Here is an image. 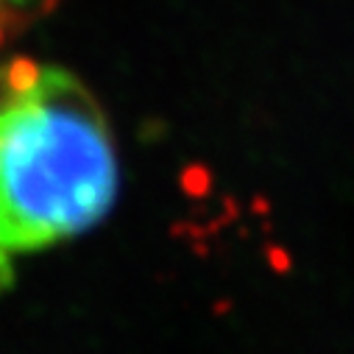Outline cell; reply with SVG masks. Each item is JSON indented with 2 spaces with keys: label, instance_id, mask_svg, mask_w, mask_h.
<instances>
[{
  "label": "cell",
  "instance_id": "6da1fadb",
  "mask_svg": "<svg viewBox=\"0 0 354 354\" xmlns=\"http://www.w3.org/2000/svg\"><path fill=\"white\" fill-rule=\"evenodd\" d=\"M112 126L70 70L0 62V293L17 259L81 237L115 207Z\"/></svg>",
  "mask_w": 354,
  "mask_h": 354
},
{
  "label": "cell",
  "instance_id": "7a4b0ae2",
  "mask_svg": "<svg viewBox=\"0 0 354 354\" xmlns=\"http://www.w3.org/2000/svg\"><path fill=\"white\" fill-rule=\"evenodd\" d=\"M59 0H0V45L45 17Z\"/></svg>",
  "mask_w": 354,
  "mask_h": 354
}]
</instances>
